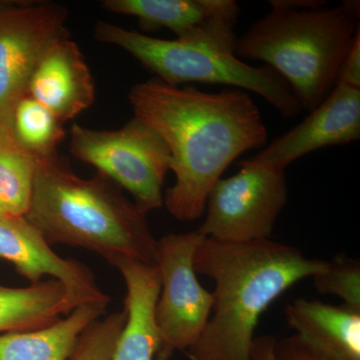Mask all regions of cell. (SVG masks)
I'll return each instance as SVG.
<instances>
[{
    "instance_id": "6da1fadb",
    "label": "cell",
    "mask_w": 360,
    "mask_h": 360,
    "mask_svg": "<svg viewBox=\"0 0 360 360\" xmlns=\"http://www.w3.org/2000/svg\"><path fill=\"white\" fill-rule=\"evenodd\" d=\"M129 99L134 117L155 129L169 149L175 182L163 193V205L179 221L200 219L225 169L267 142L262 113L245 90L207 92L153 78L134 85Z\"/></svg>"
},
{
    "instance_id": "7a4b0ae2",
    "label": "cell",
    "mask_w": 360,
    "mask_h": 360,
    "mask_svg": "<svg viewBox=\"0 0 360 360\" xmlns=\"http://www.w3.org/2000/svg\"><path fill=\"white\" fill-rule=\"evenodd\" d=\"M295 246L271 239L224 243L205 238L193 258L196 274L212 278L213 307L191 360H250L258 321L288 288L326 269Z\"/></svg>"
},
{
    "instance_id": "3957f363",
    "label": "cell",
    "mask_w": 360,
    "mask_h": 360,
    "mask_svg": "<svg viewBox=\"0 0 360 360\" xmlns=\"http://www.w3.org/2000/svg\"><path fill=\"white\" fill-rule=\"evenodd\" d=\"M25 217L51 246L84 248L111 265L120 258L155 264L158 239L146 215L110 179L78 176L58 153L35 158Z\"/></svg>"
},
{
    "instance_id": "277c9868",
    "label": "cell",
    "mask_w": 360,
    "mask_h": 360,
    "mask_svg": "<svg viewBox=\"0 0 360 360\" xmlns=\"http://www.w3.org/2000/svg\"><path fill=\"white\" fill-rule=\"evenodd\" d=\"M359 1L333 7H272L236 37L234 56L259 60L290 85L302 110L311 112L336 86L341 63L360 30Z\"/></svg>"
},
{
    "instance_id": "5b68a950",
    "label": "cell",
    "mask_w": 360,
    "mask_h": 360,
    "mask_svg": "<svg viewBox=\"0 0 360 360\" xmlns=\"http://www.w3.org/2000/svg\"><path fill=\"white\" fill-rule=\"evenodd\" d=\"M94 37L127 52L172 86L193 82L229 85L264 97L284 118L295 117L302 111L290 85L276 70L248 65L232 52L179 39H155L106 21H97Z\"/></svg>"
},
{
    "instance_id": "8992f818",
    "label": "cell",
    "mask_w": 360,
    "mask_h": 360,
    "mask_svg": "<svg viewBox=\"0 0 360 360\" xmlns=\"http://www.w3.org/2000/svg\"><path fill=\"white\" fill-rule=\"evenodd\" d=\"M70 134L71 155L129 191L142 213L146 215L163 205V184L172 160L155 129L134 116L115 130L75 123Z\"/></svg>"
},
{
    "instance_id": "52a82bcc",
    "label": "cell",
    "mask_w": 360,
    "mask_h": 360,
    "mask_svg": "<svg viewBox=\"0 0 360 360\" xmlns=\"http://www.w3.org/2000/svg\"><path fill=\"white\" fill-rule=\"evenodd\" d=\"M239 172L220 179L207 196L205 219L198 231L224 243H251L271 238L288 202L285 170L251 158Z\"/></svg>"
},
{
    "instance_id": "ba28073f",
    "label": "cell",
    "mask_w": 360,
    "mask_h": 360,
    "mask_svg": "<svg viewBox=\"0 0 360 360\" xmlns=\"http://www.w3.org/2000/svg\"><path fill=\"white\" fill-rule=\"evenodd\" d=\"M205 238L194 231L158 239L155 264L161 288L155 307L156 360H169L175 352H186L200 340L210 321L212 292L202 288L193 265L195 251Z\"/></svg>"
},
{
    "instance_id": "9c48e42d",
    "label": "cell",
    "mask_w": 360,
    "mask_h": 360,
    "mask_svg": "<svg viewBox=\"0 0 360 360\" xmlns=\"http://www.w3.org/2000/svg\"><path fill=\"white\" fill-rule=\"evenodd\" d=\"M68 18V9L53 2L0 4V123H11L44 52L70 37Z\"/></svg>"
},
{
    "instance_id": "30bf717a",
    "label": "cell",
    "mask_w": 360,
    "mask_h": 360,
    "mask_svg": "<svg viewBox=\"0 0 360 360\" xmlns=\"http://www.w3.org/2000/svg\"><path fill=\"white\" fill-rule=\"evenodd\" d=\"M111 13L134 16L146 32L168 30L181 41L232 52L238 4L233 0H103Z\"/></svg>"
},
{
    "instance_id": "8fae6325",
    "label": "cell",
    "mask_w": 360,
    "mask_h": 360,
    "mask_svg": "<svg viewBox=\"0 0 360 360\" xmlns=\"http://www.w3.org/2000/svg\"><path fill=\"white\" fill-rule=\"evenodd\" d=\"M303 122L274 139L253 160L285 170L307 153L360 139V89L338 84Z\"/></svg>"
},
{
    "instance_id": "7c38bea8",
    "label": "cell",
    "mask_w": 360,
    "mask_h": 360,
    "mask_svg": "<svg viewBox=\"0 0 360 360\" xmlns=\"http://www.w3.org/2000/svg\"><path fill=\"white\" fill-rule=\"evenodd\" d=\"M0 258L13 264L18 274L32 283L49 276L90 302H110L89 267L71 258L59 257L25 217L0 219Z\"/></svg>"
},
{
    "instance_id": "4fadbf2b",
    "label": "cell",
    "mask_w": 360,
    "mask_h": 360,
    "mask_svg": "<svg viewBox=\"0 0 360 360\" xmlns=\"http://www.w3.org/2000/svg\"><path fill=\"white\" fill-rule=\"evenodd\" d=\"M26 94L65 124L96 101V84L77 42L65 37L44 52L28 82Z\"/></svg>"
},
{
    "instance_id": "5bb4252c",
    "label": "cell",
    "mask_w": 360,
    "mask_h": 360,
    "mask_svg": "<svg viewBox=\"0 0 360 360\" xmlns=\"http://www.w3.org/2000/svg\"><path fill=\"white\" fill-rule=\"evenodd\" d=\"M112 266L127 288V321L110 360H153L158 347L155 307L161 288L158 265L120 258Z\"/></svg>"
},
{
    "instance_id": "9a60e30c",
    "label": "cell",
    "mask_w": 360,
    "mask_h": 360,
    "mask_svg": "<svg viewBox=\"0 0 360 360\" xmlns=\"http://www.w3.org/2000/svg\"><path fill=\"white\" fill-rule=\"evenodd\" d=\"M286 322L305 347L321 360H360V311L317 300L286 304Z\"/></svg>"
},
{
    "instance_id": "2e32d148",
    "label": "cell",
    "mask_w": 360,
    "mask_h": 360,
    "mask_svg": "<svg viewBox=\"0 0 360 360\" xmlns=\"http://www.w3.org/2000/svg\"><path fill=\"white\" fill-rule=\"evenodd\" d=\"M108 305L84 303L44 328L1 333L0 360H70L80 338L105 314Z\"/></svg>"
},
{
    "instance_id": "e0dca14e",
    "label": "cell",
    "mask_w": 360,
    "mask_h": 360,
    "mask_svg": "<svg viewBox=\"0 0 360 360\" xmlns=\"http://www.w3.org/2000/svg\"><path fill=\"white\" fill-rule=\"evenodd\" d=\"M87 302L56 279L26 288L0 285V335L44 328Z\"/></svg>"
},
{
    "instance_id": "ac0fdd59",
    "label": "cell",
    "mask_w": 360,
    "mask_h": 360,
    "mask_svg": "<svg viewBox=\"0 0 360 360\" xmlns=\"http://www.w3.org/2000/svg\"><path fill=\"white\" fill-rule=\"evenodd\" d=\"M35 160L0 123V205L9 217H25L32 203Z\"/></svg>"
},
{
    "instance_id": "d6986e66",
    "label": "cell",
    "mask_w": 360,
    "mask_h": 360,
    "mask_svg": "<svg viewBox=\"0 0 360 360\" xmlns=\"http://www.w3.org/2000/svg\"><path fill=\"white\" fill-rule=\"evenodd\" d=\"M11 125L16 141L34 160L56 155L65 137L63 123L27 94L16 103Z\"/></svg>"
},
{
    "instance_id": "ffe728a7",
    "label": "cell",
    "mask_w": 360,
    "mask_h": 360,
    "mask_svg": "<svg viewBox=\"0 0 360 360\" xmlns=\"http://www.w3.org/2000/svg\"><path fill=\"white\" fill-rule=\"evenodd\" d=\"M315 290L323 295L338 296L343 305L360 311V262L338 255L326 269L311 277Z\"/></svg>"
},
{
    "instance_id": "44dd1931",
    "label": "cell",
    "mask_w": 360,
    "mask_h": 360,
    "mask_svg": "<svg viewBox=\"0 0 360 360\" xmlns=\"http://www.w3.org/2000/svg\"><path fill=\"white\" fill-rule=\"evenodd\" d=\"M125 321L123 309L94 322L80 338L70 360H110Z\"/></svg>"
},
{
    "instance_id": "7402d4cb",
    "label": "cell",
    "mask_w": 360,
    "mask_h": 360,
    "mask_svg": "<svg viewBox=\"0 0 360 360\" xmlns=\"http://www.w3.org/2000/svg\"><path fill=\"white\" fill-rule=\"evenodd\" d=\"M360 89V30L355 33L352 44L341 63L336 85Z\"/></svg>"
},
{
    "instance_id": "603a6c76",
    "label": "cell",
    "mask_w": 360,
    "mask_h": 360,
    "mask_svg": "<svg viewBox=\"0 0 360 360\" xmlns=\"http://www.w3.org/2000/svg\"><path fill=\"white\" fill-rule=\"evenodd\" d=\"M274 356L276 360H321L305 347L295 335L276 340Z\"/></svg>"
},
{
    "instance_id": "cb8c5ba5",
    "label": "cell",
    "mask_w": 360,
    "mask_h": 360,
    "mask_svg": "<svg viewBox=\"0 0 360 360\" xmlns=\"http://www.w3.org/2000/svg\"><path fill=\"white\" fill-rule=\"evenodd\" d=\"M276 338L271 335L255 336L250 360H276L274 345Z\"/></svg>"
},
{
    "instance_id": "d4e9b609",
    "label": "cell",
    "mask_w": 360,
    "mask_h": 360,
    "mask_svg": "<svg viewBox=\"0 0 360 360\" xmlns=\"http://www.w3.org/2000/svg\"><path fill=\"white\" fill-rule=\"evenodd\" d=\"M271 7H281L285 9H311L326 6L323 0H269Z\"/></svg>"
},
{
    "instance_id": "484cf974",
    "label": "cell",
    "mask_w": 360,
    "mask_h": 360,
    "mask_svg": "<svg viewBox=\"0 0 360 360\" xmlns=\"http://www.w3.org/2000/svg\"><path fill=\"white\" fill-rule=\"evenodd\" d=\"M9 217V215H7L6 212H4V208L1 207V205H0V219H6V217Z\"/></svg>"
}]
</instances>
